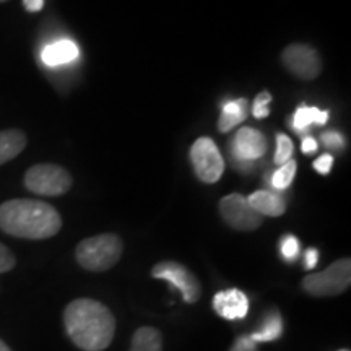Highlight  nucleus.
<instances>
[{"label":"nucleus","instance_id":"20e7f679","mask_svg":"<svg viewBox=\"0 0 351 351\" xmlns=\"http://www.w3.org/2000/svg\"><path fill=\"white\" fill-rule=\"evenodd\" d=\"M301 285L307 295L315 298L341 295L351 285V261L339 258L324 271L307 275Z\"/></svg>","mask_w":351,"mask_h":351},{"label":"nucleus","instance_id":"2eb2a0df","mask_svg":"<svg viewBox=\"0 0 351 351\" xmlns=\"http://www.w3.org/2000/svg\"><path fill=\"white\" fill-rule=\"evenodd\" d=\"M247 117V99L241 98L226 103L218 119V130L226 134Z\"/></svg>","mask_w":351,"mask_h":351},{"label":"nucleus","instance_id":"7c9ffc66","mask_svg":"<svg viewBox=\"0 0 351 351\" xmlns=\"http://www.w3.org/2000/svg\"><path fill=\"white\" fill-rule=\"evenodd\" d=\"M339 351H350V350H339Z\"/></svg>","mask_w":351,"mask_h":351},{"label":"nucleus","instance_id":"a211bd4d","mask_svg":"<svg viewBox=\"0 0 351 351\" xmlns=\"http://www.w3.org/2000/svg\"><path fill=\"white\" fill-rule=\"evenodd\" d=\"M282 332H283L282 315L278 313H271L267 315L265 322H263L261 330L252 333L251 339L256 341V343H262V341H274L282 337Z\"/></svg>","mask_w":351,"mask_h":351},{"label":"nucleus","instance_id":"c85d7f7f","mask_svg":"<svg viewBox=\"0 0 351 351\" xmlns=\"http://www.w3.org/2000/svg\"><path fill=\"white\" fill-rule=\"evenodd\" d=\"M23 5H25L26 10L34 13V12L43 10L44 0H23Z\"/></svg>","mask_w":351,"mask_h":351},{"label":"nucleus","instance_id":"aec40b11","mask_svg":"<svg viewBox=\"0 0 351 351\" xmlns=\"http://www.w3.org/2000/svg\"><path fill=\"white\" fill-rule=\"evenodd\" d=\"M293 152H295V145H293L291 138L288 135L280 134L276 135V152H275V165L282 166L285 163H288L291 160Z\"/></svg>","mask_w":351,"mask_h":351},{"label":"nucleus","instance_id":"9b49d317","mask_svg":"<svg viewBox=\"0 0 351 351\" xmlns=\"http://www.w3.org/2000/svg\"><path fill=\"white\" fill-rule=\"evenodd\" d=\"M213 309L226 320L244 319L249 313V300L241 289H226L215 295Z\"/></svg>","mask_w":351,"mask_h":351},{"label":"nucleus","instance_id":"f8f14e48","mask_svg":"<svg viewBox=\"0 0 351 351\" xmlns=\"http://www.w3.org/2000/svg\"><path fill=\"white\" fill-rule=\"evenodd\" d=\"M78 56H80V51H78L75 43L70 41V39H60V41H56L47 47H44L41 59L49 67H59V65H65L77 60Z\"/></svg>","mask_w":351,"mask_h":351},{"label":"nucleus","instance_id":"bb28decb","mask_svg":"<svg viewBox=\"0 0 351 351\" xmlns=\"http://www.w3.org/2000/svg\"><path fill=\"white\" fill-rule=\"evenodd\" d=\"M319 263V251L317 249L311 247L304 252V267L307 270L315 269V265Z\"/></svg>","mask_w":351,"mask_h":351},{"label":"nucleus","instance_id":"7ed1b4c3","mask_svg":"<svg viewBox=\"0 0 351 351\" xmlns=\"http://www.w3.org/2000/svg\"><path fill=\"white\" fill-rule=\"evenodd\" d=\"M122 251H124V245L119 236L104 232V234L83 239L77 245L75 257L85 270L106 271L121 261Z\"/></svg>","mask_w":351,"mask_h":351},{"label":"nucleus","instance_id":"f257e3e1","mask_svg":"<svg viewBox=\"0 0 351 351\" xmlns=\"http://www.w3.org/2000/svg\"><path fill=\"white\" fill-rule=\"evenodd\" d=\"M64 326L69 339L80 350L103 351L114 339L116 319L103 302L80 298L65 307Z\"/></svg>","mask_w":351,"mask_h":351},{"label":"nucleus","instance_id":"5701e85b","mask_svg":"<svg viewBox=\"0 0 351 351\" xmlns=\"http://www.w3.org/2000/svg\"><path fill=\"white\" fill-rule=\"evenodd\" d=\"M15 265H16V258L13 256V252L7 247V245L0 243V274L10 271Z\"/></svg>","mask_w":351,"mask_h":351},{"label":"nucleus","instance_id":"b1692460","mask_svg":"<svg viewBox=\"0 0 351 351\" xmlns=\"http://www.w3.org/2000/svg\"><path fill=\"white\" fill-rule=\"evenodd\" d=\"M322 142L328 150H341L345 145L343 137H341L339 132H333V130L322 134Z\"/></svg>","mask_w":351,"mask_h":351},{"label":"nucleus","instance_id":"c756f323","mask_svg":"<svg viewBox=\"0 0 351 351\" xmlns=\"http://www.w3.org/2000/svg\"><path fill=\"white\" fill-rule=\"evenodd\" d=\"M0 351H12L10 346H8L2 339H0Z\"/></svg>","mask_w":351,"mask_h":351},{"label":"nucleus","instance_id":"423d86ee","mask_svg":"<svg viewBox=\"0 0 351 351\" xmlns=\"http://www.w3.org/2000/svg\"><path fill=\"white\" fill-rule=\"evenodd\" d=\"M191 161L197 178L205 184L219 181L225 171V161L219 153L217 143L210 137H200L191 148Z\"/></svg>","mask_w":351,"mask_h":351},{"label":"nucleus","instance_id":"4468645a","mask_svg":"<svg viewBox=\"0 0 351 351\" xmlns=\"http://www.w3.org/2000/svg\"><path fill=\"white\" fill-rule=\"evenodd\" d=\"M28 138L25 132L19 129H8L0 132V165H5L16 158L26 148Z\"/></svg>","mask_w":351,"mask_h":351},{"label":"nucleus","instance_id":"4be33fe9","mask_svg":"<svg viewBox=\"0 0 351 351\" xmlns=\"http://www.w3.org/2000/svg\"><path fill=\"white\" fill-rule=\"evenodd\" d=\"M271 103V95L269 91H261L254 99V106H252V114L256 119H265L267 116L270 114L269 104Z\"/></svg>","mask_w":351,"mask_h":351},{"label":"nucleus","instance_id":"a878e982","mask_svg":"<svg viewBox=\"0 0 351 351\" xmlns=\"http://www.w3.org/2000/svg\"><path fill=\"white\" fill-rule=\"evenodd\" d=\"M231 351H257V343L251 337H239L232 345Z\"/></svg>","mask_w":351,"mask_h":351},{"label":"nucleus","instance_id":"393cba45","mask_svg":"<svg viewBox=\"0 0 351 351\" xmlns=\"http://www.w3.org/2000/svg\"><path fill=\"white\" fill-rule=\"evenodd\" d=\"M332 166H333V156L328 155V153H324V155H320L317 160L314 161V169L320 174L330 173Z\"/></svg>","mask_w":351,"mask_h":351},{"label":"nucleus","instance_id":"f3484780","mask_svg":"<svg viewBox=\"0 0 351 351\" xmlns=\"http://www.w3.org/2000/svg\"><path fill=\"white\" fill-rule=\"evenodd\" d=\"M328 121V111H320L319 108L300 106L293 117V129L296 132H304L313 124L324 125Z\"/></svg>","mask_w":351,"mask_h":351},{"label":"nucleus","instance_id":"412c9836","mask_svg":"<svg viewBox=\"0 0 351 351\" xmlns=\"http://www.w3.org/2000/svg\"><path fill=\"white\" fill-rule=\"evenodd\" d=\"M280 251H282V257L285 261H296L298 254H300V241L293 234L283 236L282 241H280Z\"/></svg>","mask_w":351,"mask_h":351},{"label":"nucleus","instance_id":"f03ea898","mask_svg":"<svg viewBox=\"0 0 351 351\" xmlns=\"http://www.w3.org/2000/svg\"><path fill=\"white\" fill-rule=\"evenodd\" d=\"M62 228V218L52 205L41 200L15 199L0 205V230L13 238L49 239Z\"/></svg>","mask_w":351,"mask_h":351},{"label":"nucleus","instance_id":"9d476101","mask_svg":"<svg viewBox=\"0 0 351 351\" xmlns=\"http://www.w3.org/2000/svg\"><path fill=\"white\" fill-rule=\"evenodd\" d=\"M267 140L261 132L251 127H243L238 130L236 137L231 142V153L239 163H251L265 155Z\"/></svg>","mask_w":351,"mask_h":351},{"label":"nucleus","instance_id":"ddd939ff","mask_svg":"<svg viewBox=\"0 0 351 351\" xmlns=\"http://www.w3.org/2000/svg\"><path fill=\"white\" fill-rule=\"evenodd\" d=\"M251 207L262 217H282L287 212V204L278 194L270 191H257L247 197Z\"/></svg>","mask_w":351,"mask_h":351},{"label":"nucleus","instance_id":"dca6fc26","mask_svg":"<svg viewBox=\"0 0 351 351\" xmlns=\"http://www.w3.org/2000/svg\"><path fill=\"white\" fill-rule=\"evenodd\" d=\"M129 351H163V335L153 327H140L132 337Z\"/></svg>","mask_w":351,"mask_h":351},{"label":"nucleus","instance_id":"2f4dec72","mask_svg":"<svg viewBox=\"0 0 351 351\" xmlns=\"http://www.w3.org/2000/svg\"><path fill=\"white\" fill-rule=\"evenodd\" d=\"M0 2H7V0H0Z\"/></svg>","mask_w":351,"mask_h":351},{"label":"nucleus","instance_id":"6e6552de","mask_svg":"<svg viewBox=\"0 0 351 351\" xmlns=\"http://www.w3.org/2000/svg\"><path fill=\"white\" fill-rule=\"evenodd\" d=\"M219 213L228 226L238 231H254L263 223V217L251 207L241 194H230L219 200Z\"/></svg>","mask_w":351,"mask_h":351},{"label":"nucleus","instance_id":"39448f33","mask_svg":"<svg viewBox=\"0 0 351 351\" xmlns=\"http://www.w3.org/2000/svg\"><path fill=\"white\" fill-rule=\"evenodd\" d=\"M72 184V176L59 165H34L25 174L26 189L33 194L44 197H59L67 194Z\"/></svg>","mask_w":351,"mask_h":351},{"label":"nucleus","instance_id":"6ab92c4d","mask_svg":"<svg viewBox=\"0 0 351 351\" xmlns=\"http://www.w3.org/2000/svg\"><path fill=\"white\" fill-rule=\"evenodd\" d=\"M296 169L298 165L295 160H289L288 163L278 166V169L274 173V178H271V184H274L276 191H285V189L291 186L293 179L296 176Z\"/></svg>","mask_w":351,"mask_h":351},{"label":"nucleus","instance_id":"0eeeda50","mask_svg":"<svg viewBox=\"0 0 351 351\" xmlns=\"http://www.w3.org/2000/svg\"><path fill=\"white\" fill-rule=\"evenodd\" d=\"M282 62L289 73L309 82L322 72V60L319 52L309 44H289L282 52Z\"/></svg>","mask_w":351,"mask_h":351},{"label":"nucleus","instance_id":"cd10ccee","mask_svg":"<svg viewBox=\"0 0 351 351\" xmlns=\"http://www.w3.org/2000/svg\"><path fill=\"white\" fill-rule=\"evenodd\" d=\"M301 150L304 155H313L317 152V142L313 137H304L301 142Z\"/></svg>","mask_w":351,"mask_h":351},{"label":"nucleus","instance_id":"1a4fd4ad","mask_svg":"<svg viewBox=\"0 0 351 351\" xmlns=\"http://www.w3.org/2000/svg\"><path fill=\"white\" fill-rule=\"evenodd\" d=\"M152 275L155 276V278L166 280V282H169L174 288H178L179 291L182 293L184 301L189 302V304L200 300L202 288L199 280H197V276L192 274L187 267H184L182 263L173 261L160 262L153 267Z\"/></svg>","mask_w":351,"mask_h":351}]
</instances>
